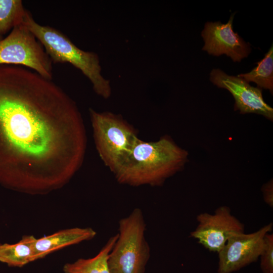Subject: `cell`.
<instances>
[{
    "mask_svg": "<svg viewBox=\"0 0 273 273\" xmlns=\"http://www.w3.org/2000/svg\"><path fill=\"white\" fill-rule=\"evenodd\" d=\"M85 148L80 113L61 88L27 67L0 65V185L34 195L59 189Z\"/></svg>",
    "mask_w": 273,
    "mask_h": 273,
    "instance_id": "1",
    "label": "cell"
},
{
    "mask_svg": "<svg viewBox=\"0 0 273 273\" xmlns=\"http://www.w3.org/2000/svg\"><path fill=\"white\" fill-rule=\"evenodd\" d=\"M188 152L169 138L156 142H137L126 159L114 173L121 184L131 186L161 185L180 171Z\"/></svg>",
    "mask_w": 273,
    "mask_h": 273,
    "instance_id": "2",
    "label": "cell"
},
{
    "mask_svg": "<svg viewBox=\"0 0 273 273\" xmlns=\"http://www.w3.org/2000/svg\"><path fill=\"white\" fill-rule=\"evenodd\" d=\"M22 23L41 43L52 62L71 64L89 80L99 96L105 99L111 96L110 81L102 74L96 53L80 49L58 30L37 23L26 10Z\"/></svg>",
    "mask_w": 273,
    "mask_h": 273,
    "instance_id": "3",
    "label": "cell"
},
{
    "mask_svg": "<svg viewBox=\"0 0 273 273\" xmlns=\"http://www.w3.org/2000/svg\"><path fill=\"white\" fill-rule=\"evenodd\" d=\"M146 225L141 209L135 208L119 221L117 240L110 253L111 273H144L150 258Z\"/></svg>",
    "mask_w": 273,
    "mask_h": 273,
    "instance_id": "4",
    "label": "cell"
},
{
    "mask_svg": "<svg viewBox=\"0 0 273 273\" xmlns=\"http://www.w3.org/2000/svg\"><path fill=\"white\" fill-rule=\"evenodd\" d=\"M97 150L104 164L114 173L131 153L139 139L120 116L89 110Z\"/></svg>",
    "mask_w": 273,
    "mask_h": 273,
    "instance_id": "5",
    "label": "cell"
},
{
    "mask_svg": "<svg viewBox=\"0 0 273 273\" xmlns=\"http://www.w3.org/2000/svg\"><path fill=\"white\" fill-rule=\"evenodd\" d=\"M0 65L21 66L52 79V62L43 47L23 23L0 40Z\"/></svg>",
    "mask_w": 273,
    "mask_h": 273,
    "instance_id": "6",
    "label": "cell"
},
{
    "mask_svg": "<svg viewBox=\"0 0 273 273\" xmlns=\"http://www.w3.org/2000/svg\"><path fill=\"white\" fill-rule=\"evenodd\" d=\"M198 225L190 236L210 252L218 253L228 240L236 234L244 232V225L226 206L217 208L214 213L199 214Z\"/></svg>",
    "mask_w": 273,
    "mask_h": 273,
    "instance_id": "7",
    "label": "cell"
},
{
    "mask_svg": "<svg viewBox=\"0 0 273 273\" xmlns=\"http://www.w3.org/2000/svg\"><path fill=\"white\" fill-rule=\"evenodd\" d=\"M272 228L270 222L253 233L231 236L218 252V273H232L256 262L263 248L264 237Z\"/></svg>",
    "mask_w": 273,
    "mask_h": 273,
    "instance_id": "8",
    "label": "cell"
},
{
    "mask_svg": "<svg viewBox=\"0 0 273 273\" xmlns=\"http://www.w3.org/2000/svg\"><path fill=\"white\" fill-rule=\"evenodd\" d=\"M210 76L214 84L232 94L235 100V110H239L242 114H260L272 120L273 109L264 101L260 88L251 86L244 79L229 75L219 69H213Z\"/></svg>",
    "mask_w": 273,
    "mask_h": 273,
    "instance_id": "9",
    "label": "cell"
},
{
    "mask_svg": "<svg viewBox=\"0 0 273 273\" xmlns=\"http://www.w3.org/2000/svg\"><path fill=\"white\" fill-rule=\"evenodd\" d=\"M234 15L233 14L225 24L219 21L205 23L201 33L205 42L202 50L215 56L225 54L234 62H240L248 57L251 50L250 45L234 31Z\"/></svg>",
    "mask_w": 273,
    "mask_h": 273,
    "instance_id": "10",
    "label": "cell"
},
{
    "mask_svg": "<svg viewBox=\"0 0 273 273\" xmlns=\"http://www.w3.org/2000/svg\"><path fill=\"white\" fill-rule=\"evenodd\" d=\"M96 231L90 228L75 227L59 231L51 235L36 239L35 259L37 260L58 250L93 239Z\"/></svg>",
    "mask_w": 273,
    "mask_h": 273,
    "instance_id": "11",
    "label": "cell"
},
{
    "mask_svg": "<svg viewBox=\"0 0 273 273\" xmlns=\"http://www.w3.org/2000/svg\"><path fill=\"white\" fill-rule=\"evenodd\" d=\"M36 240L33 236L27 235L15 244L0 243V262L21 267L35 261Z\"/></svg>",
    "mask_w": 273,
    "mask_h": 273,
    "instance_id": "12",
    "label": "cell"
},
{
    "mask_svg": "<svg viewBox=\"0 0 273 273\" xmlns=\"http://www.w3.org/2000/svg\"><path fill=\"white\" fill-rule=\"evenodd\" d=\"M118 234L110 237L95 257L80 258L72 263H66L63 268L65 273H111L108 259L117 240Z\"/></svg>",
    "mask_w": 273,
    "mask_h": 273,
    "instance_id": "13",
    "label": "cell"
},
{
    "mask_svg": "<svg viewBox=\"0 0 273 273\" xmlns=\"http://www.w3.org/2000/svg\"><path fill=\"white\" fill-rule=\"evenodd\" d=\"M257 66L250 72L239 74L237 76L248 83L254 82L259 88L273 91V48L272 45L265 54L264 57L257 62Z\"/></svg>",
    "mask_w": 273,
    "mask_h": 273,
    "instance_id": "14",
    "label": "cell"
},
{
    "mask_svg": "<svg viewBox=\"0 0 273 273\" xmlns=\"http://www.w3.org/2000/svg\"><path fill=\"white\" fill-rule=\"evenodd\" d=\"M25 11L21 0H0V34L21 24Z\"/></svg>",
    "mask_w": 273,
    "mask_h": 273,
    "instance_id": "15",
    "label": "cell"
},
{
    "mask_svg": "<svg viewBox=\"0 0 273 273\" xmlns=\"http://www.w3.org/2000/svg\"><path fill=\"white\" fill-rule=\"evenodd\" d=\"M260 268L262 273H273V234L267 233L260 255Z\"/></svg>",
    "mask_w": 273,
    "mask_h": 273,
    "instance_id": "16",
    "label": "cell"
},
{
    "mask_svg": "<svg viewBox=\"0 0 273 273\" xmlns=\"http://www.w3.org/2000/svg\"><path fill=\"white\" fill-rule=\"evenodd\" d=\"M263 199L265 202L270 207H273V184L272 180H270L264 184L262 188Z\"/></svg>",
    "mask_w": 273,
    "mask_h": 273,
    "instance_id": "17",
    "label": "cell"
},
{
    "mask_svg": "<svg viewBox=\"0 0 273 273\" xmlns=\"http://www.w3.org/2000/svg\"><path fill=\"white\" fill-rule=\"evenodd\" d=\"M3 38V35L0 34V40H1Z\"/></svg>",
    "mask_w": 273,
    "mask_h": 273,
    "instance_id": "18",
    "label": "cell"
}]
</instances>
